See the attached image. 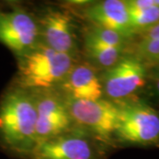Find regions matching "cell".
Here are the masks:
<instances>
[{
    "instance_id": "cell-7",
    "label": "cell",
    "mask_w": 159,
    "mask_h": 159,
    "mask_svg": "<svg viewBox=\"0 0 159 159\" xmlns=\"http://www.w3.org/2000/svg\"><path fill=\"white\" fill-rule=\"evenodd\" d=\"M40 43L37 18L21 7L0 8V43L20 57Z\"/></svg>"
},
{
    "instance_id": "cell-3",
    "label": "cell",
    "mask_w": 159,
    "mask_h": 159,
    "mask_svg": "<svg viewBox=\"0 0 159 159\" xmlns=\"http://www.w3.org/2000/svg\"><path fill=\"white\" fill-rule=\"evenodd\" d=\"M119 119L114 138L122 143L149 145L159 141V113L147 102L128 98L116 102Z\"/></svg>"
},
{
    "instance_id": "cell-11",
    "label": "cell",
    "mask_w": 159,
    "mask_h": 159,
    "mask_svg": "<svg viewBox=\"0 0 159 159\" xmlns=\"http://www.w3.org/2000/svg\"><path fill=\"white\" fill-rule=\"evenodd\" d=\"M56 89L64 97L75 99L94 101L103 98L99 74L88 62L76 63Z\"/></svg>"
},
{
    "instance_id": "cell-14",
    "label": "cell",
    "mask_w": 159,
    "mask_h": 159,
    "mask_svg": "<svg viewBox=\"0 0 159 159\" xmlns=\"http://www.w3.org/2000/svg\"><path fill=\"white\" fill-rule=\"evenodd\" d=\"M127 38L111 29L91 25L84 33V46L125 48Z\"/></svg>"
},
{
    "instance_id": "cell-5",
    "label": "cell",
    "mask_w": 159,
    "mask_h": 159,
    "mask_svg": "<svg viewBox=\"0 0 159 159\" xmlns=\"http://www.w3.org/2000/svg\"><path fill=\"white\" fill-rule=\"evenodd\" d=\"M106 145L83 131L69 133L37 144L29 159H105Z\"/></svg>"
},
{
    "instance_id": "cell-1",
    "label": "cell",
    "mask_w": 159,
    "mask_h": 159,
    "mask_svg": "<svg viewBox=\"0 0 159 159\" xmlns=\"http://www.w3.org/2000/svg\"><path fill=\"white\" fill-rule=\"evenodd\" d=\"M0 144L29 157L36 146V110L31 91L12 83L0 99Z\"/></svg>"
},
{
    "instance_id": "cell-2",
    "label": "cell",
    "mask_w": 159,
    "mask_h": 159,
    "mask_svg": "<svg viewBox=\"0 0 159 159\" xmlns=\"http://www.w3.org/2000/svg\"><path fill=\"white\" fill-rule=\"evenodd\" d=\"M78 60L59 53L40 42L31 51L17 57L14 84L27 90L56 89Z\"/></svg>"
},
{
    "instance_id": "cell-17",
    "label": "cell",
    "mask_w": 159,
    "mask_h": 159,
    "mask_svg": "<svg viewBox=\"0 0 159 159\" xmlns=\"http://www.w3.org/2000/svg\"><path fill=\"white\" fill-rule=\"evenodd\" d=\"M151 80V91L154 97L159 98V67L154 73Z\"/></svg>"
},
{
    "instance_id": "cell-4",
    "label": "cell",
    "mask_w": 159,
    "mask_h": 159,
    "mask_svg": "<svg viewBox=\"0 0 159 159\" xmlns=\"http://www.w3.org/2000/svg\"><path fill=\"white\" fill-rule=\"evenodd\" d=\"M64 99L74 128L85 132L108 146L111 144L119 119L117 102L105 98L94 101L67 97H64Z\"/></svg>"
},
{
    "instance_id": "cell-12",
    "label": "cell",
    "mask_w": 159,
    "mask_h": 159,
    "mask_svg": "<svg viewBox=\"0 0 159 159\" xmlns=\"http://www.w3.org/2000/svg\"><path fill=\"white\" fill-rule=\"evenodd\" d=\"M125 3L134 34L159 23V7L154 6L153 0H128Z\"/></svg>"
},
{
    "instance_id": "cell-8",
    "label": "cell",
    "mask_w": 159,
    "mask_h": 159,
    "mask_svg": "<svg viewBox=\"0 0 159 159\" xmlns=\"http://www.w3.org/2000/svg\"><path fill=\"white\" fill-rule=\"evenodd\" d=\"M103 98L119 102L132 98L146 82V67L134 55H124L115 66L99 74Z\"/></svg>"
},
{
    "instance_id": "cell-16",
    "label": "cell",
    "mask_w": 159,
    "mask_h": 159,
    "mask_svg": "<svg viewBox=\"0 0 159 159\" xmlns=\"http://www.w3.org/2000/svg\"><path fill=\"white\" fill-rule=\"evenodd\" d=\"M141 34H142V40L159 39V23L144 30L141 33Z\"/></svg>"
},
{
    "instance_id": "cell-10",
    "label": "cell",
    "mask_w": 159,
    "mask_h": 159,
    "mask_svg": "<svg viewBox=\"0 0 159 159\" xmlns=\"http://www.w3.org/2000/svg\"><path fill=\"white\" fill-rule=\"evenodd\" d=\"M81 11L84 19L93 26L114 30L127 39L134 34L125 1L104 0L88 4Z\"/></svg>"
},
{
    "instance_id": "cell-9",
    "label": "cell",
    "mask_w": 159,
    "mask_h": 159,
    "mask_svg": "<svg viewBox=\"0 0 159 159\" xmlns=\"http://www.w3.org/2000/svg\"><path fill=\"white\" fill-rule=\"evenodd\" d=\"M37 20L42 43L59 53L78 58V38L74 21L67 12L50 8Z\"/></svg>"
},
{
    "instance_id": "cell-15",
    "label": "cell",
    "mask_w": 159,
    "mask_h": 159,
    "mask_svg": "<svg viewBox=\"0 0 159 159\" xmlns=\"http://www.w3.org/2000/svg\"><path fill=\"white\" fill-rule=\"evenodd\" d=\"M134 56L145 67L159 64V39H141L136 46Z\"/></svg>"
},
{
    "instance_id": "cell-13",
    "label": "cell",
    "mask_w": 159,
    "mask_h": 159,
    "mask_svg": "<svg viewBox=\"0 0 159 159\" xmlns=\"http://www.w3.org/2000/svg\"><path fill=\"white\" fill-rule=\"evenodd\" d=\"M87 62L102 72L115 66L125 55V48L105 46H84Z\"/></svg>"
},
{
    "instance_id": "cell-6",
    "label": "cell",
    "mask_w": 159,
    "mask_h": 159,
    "mask_svg": "<svg viewBox=\"0 0 159 159\" xmlns=\"http://www.w3.org/2000/svg\"><path fill=\"white\" fill-rule=\"evenodd\" d=\"M31 93L36 110V145L74 130L64 97L56 89L31 90Z\"/></svg>"
}]
</instances>
